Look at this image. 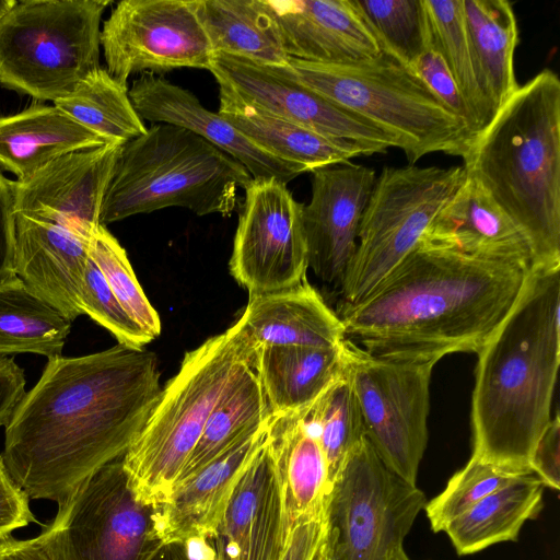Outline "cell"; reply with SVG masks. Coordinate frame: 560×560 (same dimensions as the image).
Segmentation results:
<instances>
[{"instance_id": "30bf717a", "label": "cell", "mask_w": 560, "mask_h": 560, "mask_svg": "<svg viewBox=\"0 0 560 560\" xmlns=\"http://www.w3.org/2000/svg\"><path fill=\"white\" fill-rule=\"evenodd\" d=\"M39 534L51 560H150L163 545L155 506L136 497L122 457L85 478Z\"/></svg>"}, {"instance_id": "5b68a950", "label": "cell", "mask_w": 560, "mask_h": 560, "mask_svg": "<svg viewBox=\"0 0 560 560\" xmlns=\"http://www.w3.org/2000/svg\"><path fill=\"white\" fill-rule=\"evenodd\" d=\"M250 180L237 160L200 136L175 125L153 124L120 147L100 223L168 207L229 217L237 189H245Z\"/></svg>"}, {"instance_id": "b9f144b4", "label": "cell", "mask_w": 560, "mask_h": 560, "mask_svg": "<svg viewBox=\"0 0 560 560\" xmlns=\"http://www.w3.org/2000/svg\"><path fill=\"white\" fill-rule=\"evenodd\" d=\"M328 532V508L290 526L281 560H314Z\"/></svg>"}, {"instance_id": "6da1fadb", "label": "cell", "mask_w": 560, "mask_h": 560, "mask_svg": "<svg viewBox=\"0 0 560 560\" xmlns=\"http://www.w3.org/2000/svg\"><path fill=\"white\" fill-rule=\"evenodd\" d=\"M156 355L118 343L48 359L4 430L1 454L30 499L61 503L85 478L121 458L143 429L162 387Z\"/></svg>"}, {"instance_id": "836d02e7", "label": "cell", "mask_w": 560, "mask_h": 560, "mask_svg": "<svg viewBox=\"0 0 560 560\" xmlns=\"http://www.w3.org/2000/svg\"><path fill=\"white\" fill-rule=\"evenodd\" d=\"M128 91L106 69L98 68L54 105L109 144L122 145L147 130Z\"/></svg>"}, {"instance_id": "8d00e7d4", "label": "cell", "mask_w": 560, "mask_h": 560, "mask_svg": "<svg viewBox=\"0 0 560 560\" xmlns=\"http://www.w3.org/2000/svg\"><path fill=\"white\" fill-rule=\"evenodd\" d=\"M381 48L410 66L432 43L423 0H353Z\"/></svg>"}, {"instance_id": "1f68e13d", "label": "cell", "mask_w": 560, "mask_h": 560, "mask_svg": "<svg viewBox=\"0 0 560 560\" xmlns=\"http://www.w3.org/2000/svg\"><path fill=\"white\" fill-rule=\"evenodd\" d=\"M71 322L14 273L0 281V358L34 353L61 357Z\"/></svg>"}, {"instance_id": "ba28073f", "label": "cell", "mask_w": 560, "mask_h": 560, "mask_svg": "<svg viewBox=\"0 0 560 560\" xmlns=\"http://www.w3.org/2000/svg\"><path fill=\"white\" fill-rule=\"evenodd\" d=\"M109 0H22L0 21V84L37 101L69 95L101 68Z\"/></svg>"}, {"instance_id": "d6a6232c", "label": "cell", "mask_w": 560, "mask_h": 560, "mask_svg": "<svg viewBox=\"0 0 560 560\" xmlns=\"http://www.w3.org/2000/svg\"><path fill=\"white\" fill-rule=\"evenodd\" d=\"M255 362L256 359L221 395L175 485L197 472L242 436L260 428L270 419L271 413Z\"/></svg>"}, {"instance_id": "60d3db41", "label": "cell", "mask_w": 560, "mask_h": 560, "mask_svg": "<svg viewBox=\"0 0 560 560\" xmlns=\"http://www.w3.org/2000/svg\"><path fill=\"white\" fill-rule=\"evenodd\" d=\"M409 68L465 124L475 139L474 121L467 104L444 59L432 43Z\"/></svg>"}, {"instance_id": "44dd1931", "label": "cell", "mask_w": 560, "mask_h": 560, "mask_svg": "<svg viewBox=\"0 0 560 560\" xmlns=\"http://www.w3.org/2000/svg\"><path fill=\"white\" fill-rule=\"evenodd\" d=\"M90 242L62 226L14 213V275L71 323L83 314L80 295Z\"/></svg>"}, {"instance_id": "5bb4252c", "label": "cell", "mask_w": 560, "mask_h": 560, "mask_svg": "<svg viewBox=\"0 0 560 560\" xmlns=\"http://www.w3.org/2000/svg\"><path fill=\"white\" fill-rule=\"evenodd\" d=\"M238 217L230 270L249 295L292 288L306 280L303 203L287 184L252 178Z\"/></svg>"}, {"instance_id": "2e32d148", "label": "cell", "mask_w": 560, "mask_h": 560, "mask_svg": "<svg viewBox=\"0 0 560 560\" xmlns=\"http://www.w3.org/2000/svg\"><path fill=\"white\" fill-rule=\"evenodd\" d=\"M121 145L62 155L23 180H12L14 213L62 226L91 241L101 225L105 189Z\"/></svg>"}, {"instance_id": "8992f818", "label": "cell", "mask_w": 560, "mask_h": 560, "mask_svg": "<svg viewBox=\"0 0 560 560\" xmlns=\"http://www.w3.org/2000/svg\"><path fill=\"white\" fill-rule=\"evenodd\" d=\"M240 319L187 352L162 388L143 429L122 456L138 500L159 505L170 495L223 392L256 359Z\"/></svg>"}, {"instance_id": "bcb514c9", "label": "cell", "mask_w": 560, "mask_h": 560, "mask_svg": "<svg viewBox=\"0 0 560 560\" xmlns=\"http://www.w3.org/2000/svg\"><path fill=\"white\" fill-rule=\"evenodd\" d=\"M150 560H217L209 539L190 538L163 544Z\"/></svg>"}, {"instance_id": "e0dca14e", "label": "cell", "mask_w": 560, "mask_h": 560, "mask_svg": "<svg viewBox=\"0 0 560 560\" xmlns=\"http://www.w3.org/2000/svg\"><path fill=\"white\" fill-rule=\"evenodd\" d=\"M375 180L373 168L350 162L312 171V197L302 211L307 265L338 292Z\"/></svg>"}, {"instance_id": "f907efd6", "label": "cell", "mask_w": 560, "mask_h": 560, "mask_svg": "<svg viewBox=\"0 0 560 560\" xmlns=\"http://www.w3.org/2000/svg\"><path fill=\"white\" fill-rule=\"evenodd\" d=\"M387 560H409V558L405 553L404 548H401L392 553Z\"/></svg>"}, {"instance_id": "cb8c5ba5", "label": "cell", "mask_w": 560, "mask_h": 560, "mask_svg": "<svg viewBox=\"0 0 560 560\" xmlns=\"http://www.w3.org/2000/svg\"><path fill=\"white\" fill-rule=\"evenodd\" d=\"M238 319L256 349L264 346L331 348L346 339L338 314L306 280L289 289L249 295Z\"/></svg>"}, {"instance_id": "9a60e30c", "label": "cell", "mask_w": 560, "mask_h": 560, "mask_svg": "<svg viewBox=\"0 0 560 560\" xmlns=\"http://www.w3.org/2000/svg\"><path fill=\"white\" fill-rule=\"evenodd\" d=\"M219 88L279 117L318 133L384 149L397 139L362 115L313 91L285 66L262 65L226 54H213L209 70Z\"/></svg>"}, {"instance_id": "7c38bea8", "label": "cell", "mask_w": 560, "mask_h": 560, "mask_svg": "<svg viewBox=\"0 0 560 560\" xmlns=\"http://www.w3.org/2000/svg\"><path fill=\"white\" fill-rule=\"evenodd\" d=\"M423 492L389 470L365 439L332 486L328 534L336 560H387L404 548Z\"/></svg>"}, {"instance_id": "f1b7e54d", "label": "cell", "mask_w": 560, "mask_h": 560, "mask_svg": "<svg viewBox=\"0 0 560 560\" xmlns=\"http://www.w3.org/2000/svg\"><path fill=\"white\" fill-rule=\"evenodd\" d=\"M464 11L475 75L494 116L518 88L516 18L506 0H464Z\"/></svg>"}, {"instance_id": "603a6c76", "label": "cell", "mask_w": 560, "mask_h": 560, "mask_svg": "<svg viewBox=\"0 0 560 560\" xmlns=\"http://www.w3.org/2000/svg\"><path fill=\"white\" fill-rule=\"evenodd\" d=\"M421 240L469 256L521 261L533 268L523 231L467 174Z\"/></svg>"}, {"instance_id": "277c9868", "label": "cell", "mask_w": 560, "mask_h": 560, "mask_svg": "<svg viewBox=\"0 0 560 560\" xmlns=\"http://www.w3.org/2000/svg\"><path fill=\"white\" fill-rule=\"evenodd\" d=\"M528 240L534 270L560 269V79L545 69L475 137L463 159Z\"/></svg>"}, {"instance_id": "9c48e42d", "label": "cell", "mask_w": 560, "mask_h": 560, "mask_svg": "<svg viewBox=\"0 0 560 560\" xmlns=\"http://www.w3.org/2000/svg\"><path fill=\"white\" fill-rule=\"evenodd\" d=\"M466 178L463 166L382 170L362 214L337 311L365 299L421 241Z\"/></svg>"}, {"instance_id": "f546056e", "label": "cell", "mask_w": 560, "mask_h": 560, "mask_svg": "<svg viewBox=\"0 0 560 560\" xmlns=\"http://www.w3.org/2000/svg\"><path fill=\"white\" fill-rule=\"evenodd\" d=\"M213 54L285 66L280 32L266 0H192Z\"/></svg>"}, {"instance_id": "d4e9b609", "label": "cell", "mask_w": 560, "mask_h": 560, "mask_svg": "<svg viewBox=\"0 0 560 560\" xmlns=\"http://www.w3.org/2000/svg\"><path fill=\"white\" fill-rule=\"evenodd\" d=\"M219 114L256 145L304 172L384 153L372 144L331 138L269 113L219 88Z\"/></svg>"}, {"instance_id": "e575fe53", "label": "cell", "mask_w": 560, "mask_h": 560, "mask_svg": "<svg viewBox=\"0 0 560 560\" xmlns=\"http://www.w3.org/2000/svg\"><path fill=\"white\" fill-rule=\"evenodd\" d=\"M301 413L319 441L332 487L352 453L366 439L361 409L346 368L342 376Z\"/></svg>"}, {"instance_id": "7bdbcfd3", "label": "cell", "mask_w": 560, "mask_h": 560, "mask_svg": "<svg viewBox=\"0 0 560 560\" xmlns=\"http://www.w3.org/2000/svg\"><path fill=\"white\" fill-rule=\"evenodd\" d=\"M530 470L545 487L560 488V421L558 412L539 436L530 457Z\"/></svg>"}, {"instance_id": "3957f363", "label": "cell", "mask_w": 560, "mask_h": 560, "mask_svg": "<svg viewBox=\"0 0 560 560\" xmlns=\"http://www.w3.org/2000/svg\"><path fill=\"white\" fill-rule=\"evenodd\" d=\"M471 456L533 474L560 364V269L534 270L511 312L476 353Z\"/></svg>"}, {"instance_id": "83f0119b", "label": "cell", "mask_w": 560, "mask_h": 560, "mask_svg": "<svg viewBox=\"0 0 560 560\" xmlns=\"http://www.w3.org/2000/svg\"><path fill=\"white\" fill-rule=\"evenodd\" d=\"M255 365L271 415L303 411L345 373V341L331 348L259 347Z\"/></svg>"}, {"instance_id": "c3c4849f", "label": "cell", "mask_w": 560, "mask_h": 560, "mask_svg": "<svg viewBox=\"0 0 560 560\" xmlns=\"http://www.w3.org/2000/svg\"><path fill=\"white\" fill-rule=\"evenodd\" d=\"M314 560H336L332 549L331 539L329 537V534L327 532V535L320 545Z\"/></svg>"}, {"instance_id": "ac0fdd59", "label": "cell", "mask_w": 560, "mask_h": 560, "mask_svg": "<svg viewBox=\"0 0 560 560\" xmlns=\"http://www.w3.org/2000/svg\"><path fill=\"white\" fill-rule=\"evenodd\" d=\"M288 533L280 480L266 433L209 540L217 560H281Z\"/></svg>"}, {"instance_id": "7402d4cb", "label": "cell", "mask_w": 560, "mask_h": 560, "mask_svg": "<svg viewBox=\"0 0 560 560\" xmlns=\"http://www.w3.org/2000/svg\"><path fill=\"white\" fill-rule=\"evenodd\" d=\"M267 425L248 432L175 485L167 499L155 506L156 530L163 544L212 537L241 474L265 442Z\"/></svg>"}, {"instance_id": "4dcf8cb0", "label": "cell", "mask_w": 560, "mask_h": 560, "mask_svg": "<svg viewBox=\"0 0 560 560\" xmlns=\"http://www.w3.org/2000/svg\"><path fill=\"white\" fill-rule=\"evenodd\" d=\"M544 488L536 475L522 476L477 502L444 532L460 556L516 540L524 523L541 511Z\"/></svg>"}, {"instance_id": "ffe728a7", "label": "cell", "mask_w": 560, "mask_h": 560, "mask_svg": "<svg viewBox=\"0 0 560 560\" xmlns=\"http://www.w3.org/2000/svg\"><path fill=\"white\" fill-rule=\"evenodd\" d=\"M285 54L295 59L346 65L372 59L382 48L353 0H266Z\"/></svg>"}, {"instance_id": "8fae6325", "label": "cell", "mask_w": 560, "mask_h": 560, "mask_svg": "<svg viewBox=\"0 0 560 560\" xmlns=\"http://www.w3.org/2000/svg\"><path fill=\"white\" fill-rule=\"evenodd\" d=\"M345 358L366 440L389 470L416 485L429 439L430 380L436 363L375 357L348 339Z\"/></svg>"}, {"instance_id": "d6986e66", "label": "cell", "mask_w": 560, "mask_h": 560, "mask_svg": "<svg viewBox=\"0 0 560 560\" xmlns=\"http://www.w3.org/2000/svg\"><path fill=\"white\" fill-rule=\"evenodd\" d=\"M142 120L185 128L237 160L252 178H277L284 184L305 173L300 166L266 152L219 113L208 110L190 91L152 73H143L128 91Z\"/></svg>"}, {"instance_id": "52a82bcc", "label": "cell", "mask_w": 560, "mask_h": 560, "mask_svg": "<svg viewBox=\"0 0 560 560\" xmlns=\"http://www.w3.org/2000/svg\"><path fill=\"white\" fill-rule=\"evenodd\" d=\"M289 67L313 91L393 135L410 165L434 152L464 159L472 143L465 124L383 49L372 59L346 65L289 57Z\"/></svg>"}, {"instance_id": "ab89813d", "label": "cell", "mask_w": 560, "mask_h": 560, "mask_svg": "<svg viewBox=\"0 0 560 560\" xmlns=\"http://www.w3.org/2000/svg\"><path fill=\"white\" fill-rule=\"evenodd\" d=\"M80 303L83 314L107 329L118 343L143 348L153 340L116 299L91 256L84 273Z\"/></svg>"}, {"instance_id": "d590c367", "label": "cell", "mask_w": 560, "mask_h": 560, "mask_svg": "<svg viewBox=\"0 0 560 560\" xmlns=\"http://www.w3.org/2000/svg\"><path fill=\"white\" fill-rule=\"evenodd\" d=\"M432 45L451 71L472 117L476 136L493 117L478 85L466 28L464 0H423Z\"/></svg>"}, {"instance_id": "74e56055", "label": "cell", "mask_w": 560, "mask_h": 560, "mask_svg": "<svg viewBox=\"0 0 560 560\" xmlns=\"http://www.w3.org/2000/svg\"><path fill=\"white\" fill-rule=\"evenodd\" d=\"M89 254L126 312L152 339L158 337L160 317L141 289L125 249L105 225L94 232Z\"/></svg>"}, {"instance_id": "f35d334b", "label": "cell", "mask_w": 560, "mask_h": 560, "mask_svg": "<svg viewBox=\"0 0 560 560\" xmlns=\"http://www.w3.org/2000/svg\"><path fill=\"white\" fill-rule=\"evenodd\" d=\"M525 475L471 456L451 477L444 490L425 503L423 509L432 530H444L453 520L485 497Z\"/></svg>"}, {"instance_id": "484cf974", "label": "cell", "mask_w": 560, "mask_h": 560, "mask_svg": "<svg viewBox=\"0 0 560 560\" xmlns=\"http://www.w3.org/2000/svg\"><path fill=\"white\" fill-rule=\"evenodd\" d=\"M290 526L328 508L332 487L319 441L301 411L271 415L267 425Z\"/></svg>"}, {"instance_id": "f6af8a7d", "label": "cell", "mask_w": 560, "mask_h": 560, "mask_svg": "<svg viewBox=\"0 0 560 560\" xmlns=\"http://www.w3.org/2000/svg\"><path fill=\"white\" fill-rule=\"evenodd\" d=\"M11 182L0 171V281L14 273V206Z\"/></svg>"}, {"instance_id": "ee69618b", "label": "cell", "mask_w": 560, "mask_h": 560, "mask_svg": "<svg viewBox=\"0 0 560 560\" xmlns=\"http://www.w3.org/2000/svg\"><path fill=\"white\" fill-rule=\"evenodd\" d=\"M36 522L30 498L11 479L0 454V536Z\"/></svg>"}, {"instance_id": "681fc988", "label": "cell", "mask_w": 560, "mask_h": 560, "mask_svg": "<svg viewBox=\"0 0 560 560\" xmlns=\"http://www.w3.org/2000/svg\"><path fill=\"white\" fill-rule=\"evenodd\" d=\"M16 3V0H0V21L11 11V9Z\"/></svg>"}, {"instance_id": "4fadbf2b", "label": "cell", "mask_w": 560, "mask_h": 560, "mask_svg": "<svg viewBox=\"0 0 560 560\" xmlns=\"http://www.w3.org/2000/svg\"><path fill=\"white\" fill-rule=\"evenodd\" d=\"M108 73L124 85L133 73L210 70L213 51L190 0H122L101 31Z\"/></svg>"}, {"instance_id": "4316f807", "label": "cell", "mask_w": 560, "mask_h": 560, "mask_svg": "<svg viewBox=\"0 0 560 560\" xmlns=\"http://www.w3.org/2000/svg\"><path fill=\"white\" fill-rule=\"evenodd\" d=\"M105 144L109 143L55 105L33 103L0 117V168L16 175L18 180L62 155Z\"/></svg>"}, {"instance_id": "7a4b0ae2", "label": "cell", "mask_w": 560, "mask_h": 560, "mask_svg": "<svg viewBox=\"0 0 560 560\" xmlns=\"http://www.w3.org/2000/svg\"><path fill=\"white\" fill-rule=\"evenodd\" d=\"M529 264L422 240L362 301L336 313L346 339L375 357L438 363L477 353L521 298Z\"/></svg>"}, {"instance_id": "7dc6e473", "label": "cell", "mask_w": 560, "mask_h": 560, "mask_svg": "<svg viewBox=\"0 0 560 560\" xmlns=\"http://www.w3.org/2000/svg\"><path fill=\"white\" fill-rule=\"evenodd\" d=\"M0 560H51L48 549L38 535L16 539L11 534L0 536Z\"/></svg>"}]
</instances>
